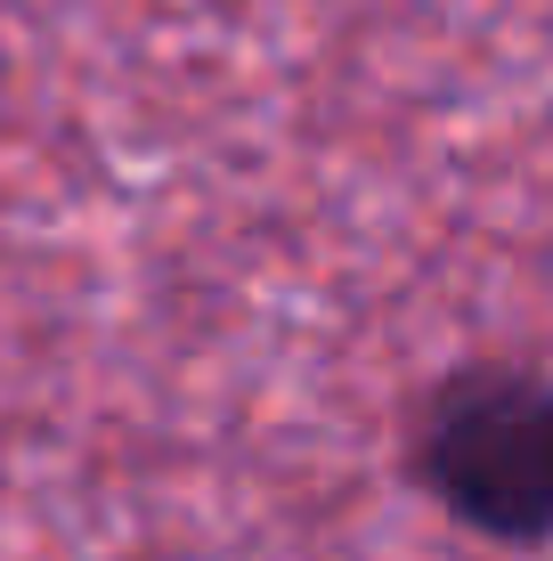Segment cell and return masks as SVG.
<instances>
[{"label": "cell", "mask_w": 553, "mask_h": 561, "mask_svg": "<svg viewBox=\"0 0 553 561\" xmlns=\"http://www.w3.org/2000/svg\"><path fill=\"white\" fill-rule=\"evenodd\" d=\"M424 480L472 529L545 537L553 529V382L464 375L424 423Z\"/></svg>", "instance_id": "cell-1"}]
</instances>
